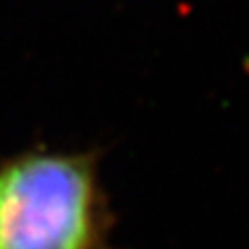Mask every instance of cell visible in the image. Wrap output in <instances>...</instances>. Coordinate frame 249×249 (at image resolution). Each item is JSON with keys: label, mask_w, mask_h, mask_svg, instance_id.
Segmentation results:
<instances>
[{"label": "cell", "mask_w": 249, "mask_h": 249, "mask_svg": "<svg viewBox=\"0 0 249 249\" xmlns=\"http://www.w3.org/2000/svg\"><path fill=\"white\" fill-rule=\"evenodd\" d=\"M0 249H108L92 163L32 153L0 167Z\"/></svg>", "instance_id": "6da1fadb"}]
</instances>
